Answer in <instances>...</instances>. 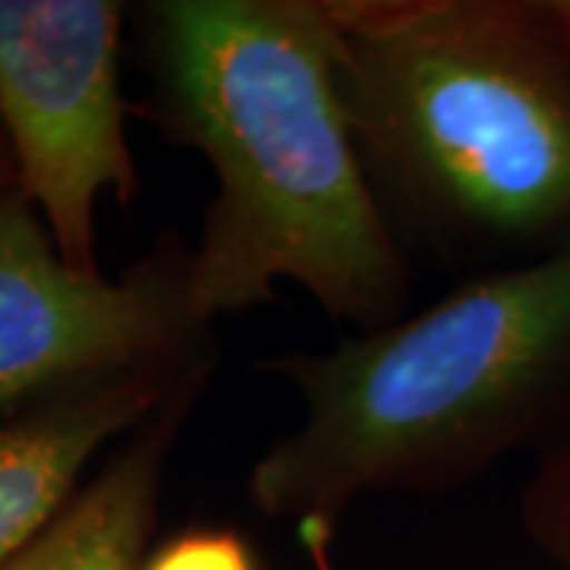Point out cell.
<instances>
[{
	"label": "cell",
	"mask_w": 570,
	"mask_h": 570,
	"mask_svg": "<svg viewBox=\"0 0 570 570\" xmlns=\"http://www.w3.org/2000/svg\"><path fill=\"white\" fill-rule=\"evenodd\" d=\"M204 381L175 393L3 570H142L165 456Z\"/></svg>",
	"instance_id": "7"
},
{
	"label": "cell",
	"mask_w": 570,
	"mask_h": 570,
	"mask_svg": "<svg viewBox=\"0 0 570 570\" xmlns=\"http://www.w3.org/2000/svg\"><path fill=\"white\" fill-rule=\"evenodd\" d=\"M13 187H17V165H13L10 146L3 140V130H0V194L13 190Z\"/></svg>",
	"instance_id": "10"
},
{
	"label": "cell",
	"mask_w": 570,
	"mask_h": 570,
	"mask_svg": "<svg viewBox=\"0 0 570 570\" xmlns=\"http://www.w3.org/2000/svg\"><path fill=\"white\" fill-rule=\"evenodd\" d=\"M121 3L0 0V130L61 257L96 264V209L137 190L118 77Z\"/></svg>",
	"instance_id": "4"
},
{
	"label": "cell",
	"mask_w": 570,
	"mask_h": 570,
	"mask_svg": "<svg viewBox=\"0 0 570 570\" xmlns=\"http://www.w3.org/2000/svg\"><path fill=\"white\" fill-rule=\"evenodd\" d=\"M142 22L156 118L216 171L187 254L194 314L209 324L295 283L367 333L393 324L409 273L367 184L333 3L159 0Z\"/></svg>",
	"instance_id": "1"
},
{
	"label": "cell",
	"mask_w": 570,
	"mask_h": 570,
	"mask_svg": "<svg viewBox=\"0 0 570 570\" xmlns=\"http://www.w3.org/2000/svg\"><path fill=\"white\" fill-rule=\"evenodd\" d=\"M142 570H257V558L238 532L187 530L146 554Z\"/></svg>",
	"instance_id": "8"
},
{
	"label": "cell",
	"mask_w": 570,
	"mask_h": 570,
	"mask_svg": "<svg viewBox=\"0 0 570 570\" xmlns=\"http://www.w3.org/2000/svg\"><path fill=\"white\" fill-rule=\"evenodd\" d=\"M358 146L444 225L570 232V20L561 0L333 3Z\"/></svg>",
	"instance_id": "3"
},
{
	"label": "cell",
	"mask_w": 570,
	"mask_h": 570,
	"mask_svg": "<svg viewBox=\"0 0 570 570\" xmlns=\"http://www.w3.org/2000/svg\"><path fill=\"white\" fill-rule=\"evenodd\" d=\"M204 374L206 365L124 374L0 415V570L58 520L77 494L82 469L108 441L146 425Z\"/></svg>",
	"instance_id": "6"
},
{
	"label": "cell",
	"mask_w": 570,
	"mask_h": 570,
	"mask_svg": "<svg viewBox=\"0 0 570 570\" xmlns=\"http://www.w3.org/2000/svg\"><path fill=\"white\" fill-rule=\"evenodd\" d=\"M561 7H564V13H568V20H570V0H561Z\"/></svg>",
	"instance_id": "11"
},
{
	"label": "cell",
	"mask_w": 570,
	"mask_h": 570,
	"mask_svg": "<svg viewBox=\"0 0 570 570\" xmlns=\"http://www.w3.org/2000/svg\"><path fill=\"white\" fill-rule=\"evenodd\" d=\"M279 371L302 390L305 419L254 463L247 498L317 546L355 498L479 466L561 412L570 242Z\"/></svg>",
	"instance_id": "2"
},
{
	"label": "cell",
	"mask_w": 570,
	"mask_h": 570,
	"mask_svg": "<svg viewBox=\"0 0 570 570\" xmlns=\"http://www.w3.org/2000/svg\"><path fill=\"white\" fill-rule=\"evenodd\" d=\"M204 340L187 254L121 279L82 273L17 187L0 194V415L124 374L200 367Z\"/></svg>",
	"instance_id": "5"
},
{
	"label": "cell",
	"mask_w": 570,
	"mask_h": 570,
	"mask_svg": "<svg viewBox=\"0 0 570 570\" xmlns=\"http://www.w3.org/2000/svg\"><path fill=\"white\" fill-rule=\"evenodd\" d=\"M530 523L539 539L570 564V428L532 482Z\"/></svg>",
	"instance_id": "9"
}]
</instances>
